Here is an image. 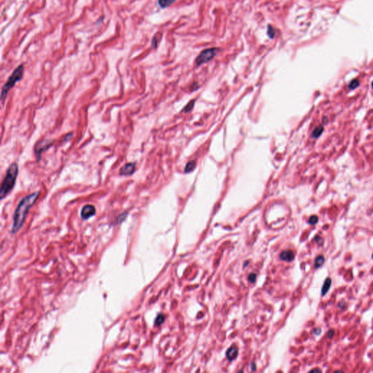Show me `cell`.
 <instances>
[{
  "instance_id": "cell-26",
  "label": "cell",
  "mask_w": 373,
  "mask_h": 373,
  "mask_svg": "<svg viewBox=\"0 0 373 373\" xmlns=\"http://www.w3.org/2000/svg\"><path fill=\"white\" fill-rule=\"evenodd\" d=\"M372 88H373V82H372Z\"/></svg>"
},
{
  "instance_id": "cell-6",
  "label": "cell",
  "mask_w": 373,
  "mask_h": 373,
  "mask_svg": "<svg viewBox=\"0 0 373 373\" xmlns=\"http://www.w3.org/2000/svg\"><path fill=\"white\" fill-rule=\"evenodd\" d=\"M96 214V208L92 205H86L83 206L81 211V217L83 219H88Z\"/></svg>"
},
{
  "instance_id": "cell-23",
  "label": "cell",
  "mask_w": 373,
  "mask_h": 373,
  "mask_svg": "<svg viewBox=\"0 0 373 373\" xmlns=\"http://www.w3.org/2000/svg\"><path fill=\"white\" fill-rule=\"evenodd\" d=\"M315 240H316L317 243H319V244L321 243V242L322 243V238H321V237H319V236H316V237H315Z\"/></svg>"
},
{
  "instance_id": "cell-18",
  "label": "cell",
  "mask_w": 373,
  "mask_h": 373,
  "mask_svg": "<svg viewBox=\"0 0 373 373\" xmlns=\"http://www.w3.org/2000/svg\"><path fill=\"white\" fill-rule=\"evenodd\" d=\"M267 34H268L270 38L272 39L273 38L275 37V34H276V31H275L273 27L270 26V25L267 26Z\"/></svg>"
},
{
  "instance_id": "cell-5",
  "label": "cell",
  "mask_w": 373,
  "mask_h": 373,
  "mask_svg": "<svg viewBox=\"0 0 373 373\" xmlns=\"http://www.w3.org/2000/svg\"><path fill=\"white\" fill-rule=\"evenodd\" d=\"M52 141L48 140H42L37 144L36 146L34 147V152L36 154V156L38 160L41 157L42 152L45 151L46 149L49 148L52 145Z\"/></svg>"
},
{
  "instance_id": "cell-16",
  "label": "cell",
  "mask_w": 373,
  "mask_h": 373,
  "mask_svg": "<svg viewBox=\"0 0 373 373\" xmlns=\"http://www.w3.org/2000/svg\"><path fill=\"white\" fill-rule=\"evenodd\" d=\"M164 320H165V316H164L163 314H159L155 318V326H160V325H161L163 323Z\"/></svg>"
},
{
  "instance_id": "cell-12",
  "label": "cell",
  "mask_w": 373,
  "mask_h": 373,
  "mask_svg": "<svg viewBox=\"0 0 373 373\" xmlns=\"http://www.w3.org/2000/svg\"><path fill=\"white\" fill-rule=\"evenodd\" d=\"M175 1V0H158V4L160 7L166 8Z\"/></svg>"
},
{
  "instance_id": "cell-25",
  "label": "cell",
  "mask_w": 373,
  "mask_h": 373,
  "mask_svg": "<svg viewBox=\"0 0 373 373\" xmlns=\"http://www.w3.org/2000/svg\"><path fill=\"white\" fill-rule=\"evenodd\" d=\"M311 372H321V369H313V370H311Z\"/></svg>"
},
{
  "instance_id": "cell-7",
  "label": "cell",
  "mask_w": 373,
  "mask_h": 373,
  "mask_svg": "<svg viewBox=\"0 0 373 373\" xmlns=\"http://www.w3.org/2000/svg\"><path fill=\"white\" fill-rule=\"evenodd\" d=\"M136 171V163H128L125 164L121 169H120V174L121 176H130L135 172Z\"/></svg>"
},
{
  "instance_id": "cell-1",
  "label": "cell",
  "mask_w": 373,
  "mask_h": 373,
  "mask_svg": "<svg viewBox=\"0 0 373 373\" xmlns=\"http://www.w3.org/2000/svg\"><path fill=\"white\" fill-rule=\"evenodd\" d=\"M39 196H40V191H37V192L26 195L18 203L14 212V215H13V222L11 230L13 234L19 231L20 229L22 228L28 210L36 203Z\"/></svg>"
},
{
  "instance_id": "cell-21",
  "label": "cell",
  "mask_w": 373,
  "mask_h": 373,
  "mask_svg": "<svg viewBox=\"0 0 373 373\" xmlns=\"http://www.w3.org/2000/svg\"><path fill=\"white\" fill-rule=\"evenodd\" d=\"M256 279H257V275H256L255 273H251L249 276V281H250L251 283L255 282Z\"/></svg>"
},
{
  "instance_id": "cell-4",
  "label": "cell",
  "mask_w": 373,
  "mask_h": 373,
  "mask_svg": "<svg viewBox=\"0 0 373 373\" xmlns=\"http://www.w3.org/2000/svg\"><path fill=\"white\" fill-rule=\"evenodd\" d=\"M219 50L218 48H216V47H214V48H208L203 50V51H202L199 54V55L196 58L195 63L197 64V66H200L201 64H203L205 63L208 62L211 60H212L213 58L216 56V54L218 53Z\"/></svg>"
},
{
  "instance_id": "cell-19",
  "label": "cell",
  "mask_w": 373,
  "mask_h": 373,
  "mask_svg": "<svg viewBox=\"0 0 373 373\" xmlns=\"http://www.w3.org/2000/svg\"><path fill=\"white\" fill-rule=\"evenodd\" d=\"M318 219L316 216H312L310 217L309 220H308V223L311 224V225H316L318 222Z\"/></svg>"
},
{
  "instance_id": "cell-13",
  "label": "cell",
  "mask_w": 373,
  "mask_h": 373,
  "mask_svg": "<svg viewBox=\"0 0 373 373\" xmlns=\"http://www.w3.org/2000/svg\"><path fill=\"white\" fill-rule=\"evenodd\" d=\"M323 131H324V128H323V127L321 126V125H320V126H318V127H317L316 129L313 130V133H312V134H311L312 137H313V138H316V139L318 138V137H319L322 134Z\"/></svg>"
},
{
  "instance_id": "cell-15",
  "label": "cell",
  "mask_w": 373,
  "mask_h": 373,
  "mask_svg": "<svg viewBox=\"0 0 373 373\" xmlns=\"http://www.w3.org/2000/svg\"><path fill=\"white\" fill-rule=\"evenodd\" d=\"M161 37H162L161 36V34H157L153 37V39H152V47H155V48H156V47H157V45H158L159 42H160Z\"/></svg>"
},
{
  "instance_id": "cell-22",
  "label": "cell",
  "mask_w": 373,
  "mask_h": 373,
  "mask_svg": "<svg viewBox=\"0 0 373 373\" xmlns=\"http://www.w3.org/2000/svg\"><path fill=\"white\" fill-rule=\"evenodd\" d=\"M126 216H127V213H123V214H121L119 216V218H118V222H123V220H124L126 218Z\"/></svg>"
},
{
  "instance_id": "cell-3",
  "label": "cell",
  "mask_w": 373,
  "mask_h": 373,
  "mask_svg": "<svg viewBox=\"0 0 373 373\" xmlns=\"http://www.w3.org/2000/svg\"><path fill=\"white\" fill-rule=\"evenodd\" d=\"M23 72H24V67H23V65H20L19 67H17L13 71L11 75L8 78L7 82L1 88V99L2 102H4V99H6L7 96L8 92L10 91L11 88L14 87L16 82H18V81H20L22 79L23 75Z\"/></svg>"
},
{
  "instance_id": "cell-10",
  "label": "cell",
  "mask_w": 373,
  "mask_h": 373,
  "mask_svg": "<svg viewBox=\"0 0 373 373\" xmlns=\"http://www.w3.org/2000/svg\"><path fill=\"white\" fill-rule=\"evenodd\" d=\"M331 284H332V280H331V279H330V278L327 279L326 281H325L323 287H322V289H321V294H322V296H324L325 294H326L328 292L329 289H330V286H331Z\"/></svg>"
},
{
  "instance_id": "cell-2",
  "label": "cell",
  "mask_w": 373,
  "mask_h": 373,
  "mask_svg": "<svg viewBox=\"0 0 373 373\" xmlns=\"http://www.w3.org/2000/svg\"><path fill=\"white\" fill-rule=\"evenodd\" d=\"M18 174V166L16 163H12L10 167L8 168L7 171L6 175L3 179L2 183H1V190H0V197L1 199H3L4 197L7 195L9 192L13 189L16 181L17 179V176Z\"/></svg>"
},
{
  "instance_id": "cell-27",
  "label": "cell",
  "mask_w": 373,
  "mask_h": 373,
  "mask_svg": "<svg viewBox=\"0 0 373 373\" xmlns=\"http://www.w3.org/2000/svg\"><path fill=\"white\" fill-rule=\"evenodd\" d=\"M372 259H373V254H372Z\"/></svg>"
},
{
  "instance_id": "cell-8",
  "label": "cell",
  "mask_w": 373,
  "mask_h": 373,
  "mask_svg": "<svg viewBox=\"0 0 373 373\" xmlns=\"http://www.w3.org/2000/svg\"><path fill=\"white\" fill-rule=\"evenodd\" d=\"M280 258L282 260L286 261V262H291L294 258V254L292 251L286 250L281 252V254H280Z\"/></svg>"
},
{
  "instance_id": "cell-24",
  "label": "cell",
  "mask_w": 373,
  "mask_h": 373,
  "mask_svg": "<svg viewBox=\"0 0 373 373\" xmlns=\"http://www.w3.org/2000/svg\"><path fill=\"white\" fill-rule=\"evenodd\" d=\"M333 335H334V330H330L328 332V334H327V336H328L329 338H332Z\"/></svg>"
},
{
  "instance_id": "cell-14",
  "label": "cell",
  "mask_w": 373,
  "mask_h": 373,
  "mask_svg": "<svg viewBox=\"0 0 373 373\" xmlns=\"http://www.w3.org/2000/svg\"><path fill=\"white\" fill-rule=\"evenodd\" d=\"M324 257L322 255L318 256V257L316 258V259H315V264H314L315 268L317 269L319 267H321L322 264H324Z\"/></svg>"
},
{
  "instance_id": "cell-17",
  "label": "cell",
  "mask_w": 373,
  "mask_h": 373,
  "mask_svg": "<svg viewBox=\"0 0 373 373\" xmlns=\"http://www.w3.org/2000/svg\"><path fill=\"white\" fill-rule=\"evenodd\" d=\"M359 79H354V80H352L350 84H349V88L351 90H354V89H355V88H357V87H359Z\"/></svg>"
},
{
  "instance_id": "cell-20",
  "label": "cell",
  "mask_w": 373,
  "mask_h": 373,
  "mask_svg": "<svg viewBox=\"0 0 373 373\" xmlns=\"http://www.w3.org/2000/svg\"><path fill=\"white\" fill-rule=\"evenodd\" d=\"M193 106H194V101H191V102H189V104H188L187 105H186V106H185V107H184V111L185 112H189V111H190L191 109H192Z\"/></svg>"
},
{
  "instance_id": "cell-11",
  "label": "cell",
  "mask_w": 373,
  "mask_h": 373,
  "mask_svg": "<svg viewBox=\"0 0 373 373\" xmlns=\"http://www.w3.org/2000/svg\"><path fill=\"white\" fill-rule=\"evenodd\" d=\"M195 165L196 163L195 160H191L189 162H188L185 166V169H184V172L189 173L191 171H192L195 169Z\"/></svg>"
},
{
  "instance_id": "cell-9",
  "label": "cell",
  "mask_w": 373,
  "mask_h": 373,
  "mask_svg": "<svg viewBox=\"0 0 373 373\" xmlns=\"http://www.w3.org/2000/svg\"><path fill=\"white\" fill-rule=\"evenodd\" d=\"M238 354V348L236 346H232L230 347V348L228 349V351L226 353V356L227 358L229 361H233L235 358L237 357Z\"/></svg>"
}]
</instances>
